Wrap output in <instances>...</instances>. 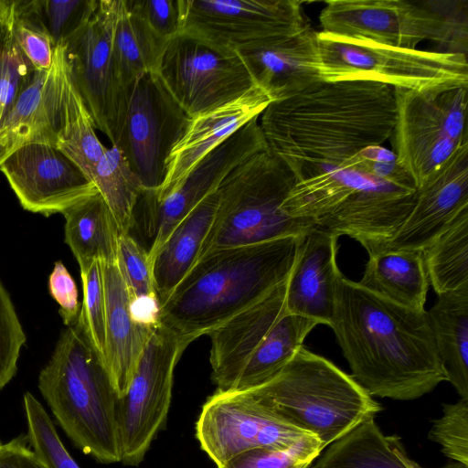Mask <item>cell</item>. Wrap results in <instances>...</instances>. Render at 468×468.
Returning a JSON list of instances; mask_svg holds the SVG:
<instances>
[{
  "label": "cell",
  "mask_w": 468,
  "mask_h": 468,
  "mask_svg": "<svg viewBox=\"0 0 468 468\" xmlns=\"http://www.w3.org/2000/svg\"><path fill=\"white\" fill-rule=\"evenodd\" d=\"M323 450L320 441L314 438L288 450L252 449L218 468H311Z\"/></svg>",
  "instance_id": "cell-41"
},
{
  "label": "cell",
  "mask_w": 468,
  "mask_h": 468,
  "mask_svg": "<svg viewBox=\"0 0 468 468\" xmlns=\"http://www.w3.org/2000/svg\"><path fill=\"white\" fill-rule=\"evenodd\" d=\"M317 36L322 80H367L418 91L468 86L467 55Z\"/></svg>",
  "instance_id": "cell-8"
},
{
  "label": "cell",
  "mask_w": 468,
  "mask_h": 468,
  "mask_svg": "<svg viewBox=\"0 0 468 468\" xmlns=\"http://www.w3.org/2000/svg\"><path fill=\"white\" fill-rule=\"evenodd\" d=\"M467 208L468 142L417 188L411 210L378 251L423 250Z\"/></svg>",
  "instance_id": "cell-18"
},
{
  "label": "cell",
  "mask_w": 468,
  "mask_h": 468,
  "mask_svg": "<svg viewBox=\"0 0 468 468\" xmlns=\"http://www.w3.org/2000/svg\"><path fill=\"white\" fill-rule=\"evenodd\" d=\"M26 340L13 302L0 280V389L15 377Z\"/></svg>",
  "instance_id": "cell-43"
},
{
  "label": "cell",
  "mask_w": 468,
  "mask_h": 468,
  "mask_svg": "<svg viewBox=\"0 0 468 468\" xmlns=\"http://www.w3.org/2000/svg\"><path fill=\"white\" fill-rule=\"evenodd\" d=\"M116 262L130 298L156 293L148 250L130 233L119 235Z\"/></svg>",
  "instance_id": "cell-42"
},
{
  "label": "cell",
  "mask_w": 468,
  "mask_h": 468,
  "mask_svg": "<svg viewBox=\"0 0 468 468\" xmlns=\"http://www.w3.org/2000/svg\"><path fill=\"white\" fill-rule=\"evenodd\" d=\"M130 314L139 326L154 331L161 325V303L156 293L130 298Z\"/></svg>",
  "instance_id": "cell-47"
},
{
  "label": "cell",
  "mask_w": 468,
  "mask_h": 468,
  "mask_svg": "<svg viewBox=\"0 0 468 468\" xmlns=\"http://www.w3.org/2000/svg\"><path fill=\"white\" fill-rule=\"evenodd\" d=\"M14 7L15 0H0V123L36 70L15 40Z\"/></svg>",
  "instance_id": "cell-35"
},
{
  "label": "cell",
  "mask_w": 468,
  "mask_h": 468,
  "mask_svg": "<svg viewBox=\"0 0 468 468\" xmlns=\"http://www.w3.org/2000/svg\"><path fill=\"white\" fill-rule=\"evenodd\" d=\"M155 72L190 118L239 98L254 85L238 53L221 52L184 33L166 42Z\"/></svg>",
  "instance_id": "cell-13"
},
{
  "label": "cell",
  "mask_w": 468,
  "mask_h": 468,
  "mask_svg": "<svg viewBox=\"0 0 468 468\" xmlns=\"http://www.w3.org/2000/svg\"><path fill=\"white\" fill-rule=\"evenodd\" d=\"M166 42L127 6L125 0H121L113 37V56L119 79L128 92L139 77L155 71Z\"/></svg>",
  "instance_id": "cell-31"
},
{
  "label": "cell",
  "mask_w": 468,
  "mask_h": 468,
  "mask_svg": "<svg viewBox=\"0 0 468 468\" xmlns=\"http://www.w3.org/2000/svg\"><path fill=\"white\" fill-rule=\"evenodd\" d=\"M188 346L160 325L151 335L125 394L118 399L121 463L137 466L166 422L175 367Z\"/></svg>",
  "instance_id": "cell-12"
},
{
  "label": "cell",
  "mask_w": 468,
  "mask_h": 468,
  "mask_svg": "<svg viewBox=\"0 0 468 468\" xmlns=\"http://www.w3.org/2000/svg\"><path fill=\"white\" fill-rule=\"evenodd\" d=\"M286 283L287 280L207 335L211 339V378L217 390H230L250 357L285 313Z\"/></svg>",
  "instance_id": "cell-22"
},
{
  "label": "cell",
  "mask_w": 468,
  "mask_h": 468,
  "mask_svg": "<svg viewBox=\"0 0 468 468\" xmlns=\"http://www.w3.org/2000/svg\"><path fill=\"white\" fill-rule=\"evenodd\" d=\"M426 311L447 381L468 399V283L437 294Z\"/></svg>",
  "instance_id": "cell-27"
},
{
  "label": "cell",
  "mask_w": 468,
  "mask_h": 468,
  "mask_svg": "<svg viewBox=\"0 0 468 468\" xmlns=\"http://www.w3.org/2000/svg\"><path fill=\"white\" fill-rule=\"evenodd\" d=\"M0 468H47L30 446L27 435L0 445Z\"/></svg>",
  "instance_id": "cell-46"
},
{
  "label": "cell",
  "mask_w": 468,
  "mask_h": 468,
  "mask_svg": "<svg viewBox=\"0 0 468 468\" xmlns=\"http://www.w3.org/2000/svg\"><path fill=\"white\" fill-rule=\"evenodd\" d=\"M92 183L112 210L121 232L130 233L135 225V206L144 188L117 146L106 149L95 166Z\"/></svg>",
  "instance_id": "cell-34"
},
{
  "label": "cell",
  "mask_w": 468,
  "mask_h": 468,
  "mask_svg": "<svg viewBox=\"0 0 468 468\" xmlns=\"http://www.w3.org/2000/svg\"><path fill=\"white\" fill-rule=\"evenodd\" d=\"M317 324L319 323L313 319L285 312L270 329L229 391L247 392L273 378Z\"/></svg>",
  "instance_id": "cell-29"
},
{
  "label": "cell",
  "mask_w": 468,
  "mask_h": 468,
  "mask_svg": "<svg viewBox=\"0 0 468 468\" xmlns=\"http://www.w3.org/2000/svg\"><path fill=\"white\" fill-rule=\"evenodd\" d=\"M121 0H98L84 25L65 43L69 73L94 123L112 145L122 128L130 92L121 83L113 37Z\"/></svg>",
  "instance_id": "cell-11"
},
{
  "label": "cell",
  "mask_w": 468,
  "mask_h": 468,
  "mask_svg": "<svg viewBox=\"0 0 468 468\" xmlns=\"http://www.w3.org/2000/svg\"><path fill=\"white\" fill-rule=\"evenodd\" d=\"M67 62L63 44L55 48L52 66L35 70L0 123V165L31 144L55 146Z\"/></svg>",
  "instance_id": "cell-19"
},
{
  "label": "cell",
  "mask_w": 468,
  "mask_h": 468,
  "mask_svg": "<svg viewBox=\"0 0 468 468\" xmlns=\"http://www.w3.org/2000/svg\"><path fill=\"white\" fill-rule=\"evenodd\" d=\"M329 326L350 376L372 398L413 400L447 381L426 310L398 305L341 274Z\"/></svg>",
  "instance_id": "cell-2"
},
{
  "label": "cell",
  "mask_w": 468,
  "mask_h": 468,
  "mask_svg": "<svg viewBox=\"0 0 468 468\" xmlns=\"http://www.w3.org/2000/svg\"><path fill=\"white\" fill-rule=\"evenodd\" d=\"M196 436L217 468L252 449L288 450L316 438L290 425L247 392L219 390L204 403Z\"/></svg>",
  "instance_id": "cell-14"
},
{
  "label": "cell",
  "mask_w": 468,
  "mask_h": 468,
  "mask_svg": "<svg viewBox=\"0 0 468 468\" xmlns=\"http://www.w3.org/2000/svg\"><path fill=\"white\" fill-rule=\"evenodd\" d=\"M395 452L407 468H423L407 455V452L399 438L395 444Z\"/></svg>",
  "instance_id": "cell-49"
},
{
  "label": "cell",
  "mask_w": 468,
  "mask_h": 468,
  "mask_svg": "<svg viewBox=\"0 0 468 468\" xmlns=\"http://www.w3.org/2000/svg\"><path fill=\"white\" fill-rule=\"evenodd\" d=\"M30 446L47 468H80L62 443L39 401L30 393L23 398Z\"/></svg>",
  "instance_id": "cell-37"
},
{
  "label": "cell",
  "mask_w": 468,
  "mask_h": 468,
  "mask_svg": "<svg viewBox=\"0 0 468 468\" xmlns=\"http://www.w3.org/2000/svg\"><path fill=\"white\" fill-rule=\"evenodd\" d=\"M180 33L227 54L274 45L310 27L300 0H178Z\"/></svg>",
  "instance_id": "cell-10"
},
{
  "label": "cell",
  "mask_w": 468,
  "mask_h": 468,
  "mask_svg": "<svg viewBox=\"0 0 468 468\" xmlns=\"http://www.w3.org/2000/svg\"><path fill=\"white\" fill-rule=\"evenodd\" d=\"M190 120L155 71L146 72L136 80L114 146L124 154L144 188L158 190L162 186L170 152Z\"/></svg>",
  "instance_id": "cell-15"
},
{
  "label": "cell",
  "mask_w": 468,
  "mask_h": 468,
  "mask_svg": "<svg viewBox=\"0 0 468 468\" xmlns=\"http://www.w3.org/2000/svg\"><path fill=\"white\" fill-rule=\"evenodd\" d=\"M396 119L392 87L319 80L271 101L259 122L270 149L299 181L318 166H339L361 150L381 145L391 137Z\"/></svg>",
  "instance_id": "cell-1"
},
{
  "label": "cell",
  "mask_w": 468,
  "mask_h": 468,
  "mask_svg": "<svg viewBox=\"0 0 468 468\" xmlns=\"http://www.w3.org/2000/svg\"><path fill=\"white\" fill-rule=\"evenodd\" d=\"M62 215L65 218V242L80 268L94 261H116L121 230L99 190L76 202Z\"/></svg>",
  "instance_id": "cell-28"
},
{
  "label": "cell",
  "mask_w": 468,
  "mask_h": 468,
  "mask_svg": "<svg viewBox=\"0 0 468 468\" xmlns=\"http://www.w3.org/2000/svg\"><path fill=\"white\" fill-rule=\"evenodd\" d=\"M218 208L217 189L176 226L151 258L154 288L161 305L199 259Z\"/></svg>",
  "instance_id": "cell-25"
},
{
  "label": "cell",
  "mask_w": 468,
  "mask_h": 468,
  "mask_svg": "<svg viewBox=\"0 0 468 468\" xmlns=\"http://www.w3.org/2000/svg\"><path fill=\"white\" fill-rule=\"evenodd\" d=\"M38 15L55 46L65 43L88 20L98 0H35Z\"/></svg>",
  "instance_id": "cell-40"
},
{
  "label": "cell",
  "mask_w": 468,
  "mask_h": 468,
  "mask_svg": "<svg viewBox=\"0 0 468 468\" xmlns=\"http://www.w3.org/2000/svg\"><path fill=\"white\" fill-rule=\"evenodd\" d=\"M429 440L440 444L445 456L468 466V399L442 405V416L432 421Z\"/></svg>",
  "instance_id": "cell-39"
},
{
  "label": "cell",
  "mask_w": 468,
  "mask_h": 468,
  "mask_svg": "<svg viewBox=\"0 0 468 468\" xmlns=\"http://www.w3.org/2000/svg\"><path fill=\"white\" fill-rule=\"evenodd\" d=\"M21 207L49 217L63 213L98 190L62 152L47 144H31L12 153L1 165Z\"/></svg>",
  "instance_id": "cell-17"
},
{
  "label": "cell",
  "mask_w": 468,
  "mask_h": 468,
  "mask_svg": "<svg viewBox=\"0 0 468 468\" xmlns=\"http://www.w3.org/2000/svg\"><path fill=\"white\" fill-rule=\"evenodd\" d=\"M56 148L92 182L95 166L107 147L99 140L91 116L68 69L65 73Z\"/></svg>",
  "instance_id": "cell-30"
},
{
  "label": "cell",
  "mask_w": 468,
  "mask_h": 468,
  "mask_svg": "<svg viewBox=\"0 0 468 468\" xmlns=\"http://www.w3.org/2000/svg\"><path fill=\"white\" fill-rule=\"evenodd\" d=\"M83 300L78 320L103 362L106 351V305L101 263L94 261L80 267Z\"/></svg>",
  "instance_id": "cell-38"
},
{
  "label": "cell",
  "mask_w": 468,
  "mask_h": 468,
  "mask_svg": "<svg viewBox=\"0 0 468 468\" xmlns=\"http://www.w3.org/2000/svg\"><path fill=\"white\" fill-rule=\"evenodd\" d=\"M422 252L429 282L437 294L468 283V208Z\"/></svg>",
  "instance_id": "cell-33"
},
{
  "label": "cell",
  "mask_w": 468,
  "mask_h": 468,
  "mask_svg": "<svg viewBox=\"0 0 468 468\" xmlns=\"http://www.w3.org/2000/svg\"><path fill=\"white\" fill-rule=\"evenodd\" d=\"M398 439L369 419L329 444L311 468H407L395 452Z\"/></svg>",
  "instance_id": "cell-32"
},
{
  "label": "cell",
  "mask_w": 468,
  "mask_h": 468,
  "mask_svg": "<svg viewBox=\"0 0 468 468\" xmlns=\"http://www.w3.org/2000/svg\"><path fill=\"white\" fill-rule=\"evenodd\" d=\"M468 86L418 91L393 88L397 119L392 152L418 188L463 144L466 131Z\"/></svg>",
  "instance_id": "cell-9"
},
{
  "label": "cell",
  "mask_w": 468,
  "mask_h": 468,
  "mask_svg": "<svg viewBox=\"0 0 468 468\" xmlns=\"http://www.w3.org/2000/svg\"><path fill=\"white\" fill-rule=\"evenodd\" d=\"M356 155L361 159L376 163H392L397 161L395 154L382 145L368 146L357 153Z\"/></svg>",
  "instance_id": "cell-48"
},
{
  "label": "cell",
  "mask_w": 468,
  "mask_h": 468,
  "mask_svg": "<svg viewBox=\"0 0 468 468\" xmlns=\"http://www.w3.org/2000/svg\"><path fill=\"white\" fill-rule=\"evenodd\" d=\"M301 237L203 255L161 305V324L187 345L207 335L288 279Z\"/></svg>",
  "instance_id": "cell-3"
},
{
  "label": "cell",
  "mask_w": 468,
  "mask_h": 468,
  "mask_svg": "<svg viewBox=\"0 0 468 468\" xmlns=\"http://www.w3.org/2000/svg\"><path fill=\"white\" fill-rule=\"evenodd\" d=\"M271 101L254 84L239 98L191 118L185 133L170 152L166 175L157 190V201L166 197L209 152L261 116Z\"/></svg>",
  "instance_id": "cell-20"
},
{
  "label": "cell",
  "mask_w": 468,
  "mask_h": 468,
  "mask_svg": "<svg viewBox=\"0 0 468 468\" xmlns=\"http://www.w3.org/2000/svg\"><path fill=\"white\" fill-rule=\"evenodd\" d=\"M297 181L270 147L239 165L218 187L217 218L199 258L219 249L302 236L314 229L282 208Z\"/></svg>",
  "instance_id": "cell-7"
},
{
  "label": "cell",
  "mask_w": 468,
  "mask_h": 468,
  "mask_svg": "<svg viewBox=\"0 0 468 468\" xmlns=\"http://www.w3.org/2000/svg\"><path fill=\"white\" fill-rule=\"evenodd\" d=\"M319 22L339 39L403 48L429 40L437 51L467 55L466 0H328Z\"/></svg>",
  "instance_id": "cell-6"
},
{
  "label": "cell",
  "mask_w": 468,
  "mask_h": 468,
  "mask_svg": "<svg viewBox=\"0 0 468 468\" xmlns=\"http://www.w3.org/2000/svg\"><path fill=\"white\" fill-rule=\"evenodd\" d=\"M338 236L318 229L302 235L285 291V312L329 325L335 288Z\"/></svg>",
  "instance_id": "cell-21"
},
{
  "label": "cell",
  "mask_w": 468,
  "mask_h": 468,
  "mask_svg": "<svg viewBox=\"0 0 468 468\" xmlns=\"http://www.w3.org/2000/svg\"><path fill=\"white\" fill-rule=\"evenodd\" d=\"M48 291L59 305L58 313L63 324L69 326L78 320L80 306L78 288L65 265L58 261L48 277Z\"/></svg>",
  "instance_id": "cell-45"
},
{
  "label": "cell",
  "mask_w": 468,
  "mask_h": 468,
  "mask_svg": "<svg viewBox=\"0 0 468 468\" xmlns=\"http://www.w3.org/2000/svg\"><path fill=\"white\" fill-rule=\"evenodd\" d=\"M247 393L324 449L382 410L350 375L303 346L273 378Z\"/></svg>",
  "instance_id": "cell-5"
},
{
  "label": "cell",
  "mask_w": 468,
  "mask_h": 468,
  "mask_svg": "<svg viewBox=\"0 0 468 468\" xmlns=\"http://www.w3.org/2000/svg\"><path fill=\"white\" fill-rule=\"evenodd\" d=\"M161 39L168 41L180 33L181 16L178 0H125Z\"/></svg>",
  "instance_id": "cell-44"
},
{
  "label": "cell",
  "mask_w": 468,
  "mask_h": 468,
  "mask_svg": "<svg viewBox=\"0 0 468 468\" xmlns=\"http://www.w3.org/2000/svg\"><path fill=\"white\" fill-rule=\"evenodd\" d=\"M259 118L250 121L209 152L166 197L144 213L143 218L152 237L150 260L176 226L217 190L229 173L250 156L269 148Z\"/></svg>",
  "instance_id": "cell-16"
},
{
  "label": "cell",
  "mask_w": 468,
  "mask_h": 468,
  "mask_svg": "<svg viewBox=\"0 0 468 468\" xmlns=\"http://www.w3.org/2000/svg\"><path fill=\"white\" fill-rule=\"evenodd\" d=\"M363 276L366 290L398 305L425 310L429 278L422 250H382L368 254Z\"/></svg>",
  "instance_id": "cell-26"
},
{
  "label": "cell",
  "mask_w": 468,
  "mask_h": 468,
  "mask_svg": "<svg viewBox=\"0 0 468 468\" xmlns=\"http://www.w3.org/2000/svg\"><path fill=\"white\" fill-rule=\"evenodd\" d=\"M1 444H2V443L0 442V445H1Z\"/></svg>",
  "instance_id": "cell-50"
},
{
  "label": "cell",
  "mask_w": 468,
  "mask_h": 468,
  "mask_svg": "<svg viewBox=\"0 0 468 468\" xmlns=\"http://www.w3.org/2000/svg\"><path fill=\"white\" fill-rule=\"evenodd\" d=\"M13 34L34 69H50L56 46L38 15L35 0H15Z\"/></svg>",
  "instance_id": "cell-36"
},
{
  "label": "cell",
  "mask_w": 468,
  "mask_h": 468,
  "mask_svg": "<svg viewBox=\"0 0 468 468\" xmlns=\"http://www.w3.org/2000/svg\"><path fill=\"white\" fill-rule=\"evenodd\" d=\"M55 419L84 453L121 463L118 396L106 366L79 320L59 335L37 380Z\"/></svg>",
  "instance_id": "cell-4"
},
{
  "label": "cell",
  "mask_w": 468,
  "mask_h": 468,
  "mask_svg": "<svg viewBox=\"0 0 468 468\" xmlns=\"http://www.w3.org/2000/svg\"><path fill=\"white\" fill-rule=\"evenodd\" d=\"M101 263L106 305L104 364L118 398L132 380L138 360L154 331L137 325L129 310L130 294L117 262Z\"/></svg>",
  "instance_id": "cell-24"
},
{
  "label": "cell",
  "mask_w": 468,
  "mask_h": 468,
  "mask_svg": "<svg viewBox=\"0 0 468 468\" xmlns=\"http://www.w3.org/2000/svg\"><path fill=\"white\" fill-rule=\"evenodd\" d=\"M317 34L310 27L288 40L237 53L254 84L272 101L282 100L322 80Z\"/></svg>",
  "instance_id": "cell-23"
}]
</instances>
